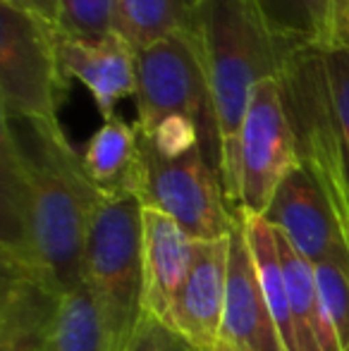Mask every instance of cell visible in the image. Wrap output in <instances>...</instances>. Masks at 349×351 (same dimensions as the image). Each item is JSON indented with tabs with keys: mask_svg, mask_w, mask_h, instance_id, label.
<instances>
[{
	"mask_svg": "<svg viewBox=\"0 0 349 351\" xmlns=\"http://www.w3.org/2000/svg\"><path fill=\"white\" fill-rule=\"evenodd\" d=\"M230 237L194 241L186 280L170 311L168 328L191 351H210L220 342L228 291Z\"/></svg>",
	"mask_w": 349,
	"mask_h": 351,
	"instance_id": "cell-9",
	"label": "cell"
},
{
	"mask_svg": "<svg viewBox=\"0 0 349 351\" xmlns=\"http://www.w3.org/2000/svg\"><path fill=\"white\" fill-rule=\"evenodd\" d=\"M194 34L213 96L220 139V180L239 215V134L258 82L278 77L285 43L265 29L254 0H199Z\"/></svg>",
	"mask_w": 349,
	"mask_h": 351,
	"instance_id": "cell-2",
	"label": "cell"
},
{
	"mask_svg": "<svg viewBox=\"0 0 349 351\" xmlns=\"http://www.w3.org/2000/svg\"><path fill=\"white\" fill-rule=\"evenodd\" d=\"M125 351H180V339L156 315L144 313Z\"/></svg>",
	"mask_w": 349,
	"mask_h": 351,
	"instance_id": "cell-22",
	"label": "cell"
},
{
	"mask_svg": "<svg viewBox=\"0 0 349 351\" xmlns=\"http://www.w3.org/2000/svg\"><path fill=\"white\" fill-rule=\"evenodd\" d=\"M184 3H186V8H189L191 12H194V8H196V5H199V0H184Z\"/></svg>",
	"mask_w": 349,
	"mask_h": 351,
	"instance_id": "cell-26",
	"label": "cell"
},
{
	"mask_svg": "<svg viewBox=\"0 0 349 351\" xmlns=\"http://www.w3.org/2000/svg\"><path fill=\"white\" fill-rule=\"evenodd\" d=\"M210 351H234V349L230 347V344H225V342H218V344H215V347L210 349Z\"/></svg>",
	"mask_w": 349,
	"mask_h": 351,
	"instance_id": "cell-25",
	"label": "cell"
},
{
	"mask_svg": "<svg viewBox=\"0 0 349 351\" xmlns=\"http://www.w3.org/2000/svg\"><path fill=\"white\" fill-rule=\"evenodd\" d=\"M67 91L58 27L29 5L0 0V117L58 120Z\"/></svg>",
	"mask_w": 349,
	"mask_h": 351,
	"instance_id": "cell-5",
	"label": "cell"
},
{
	"mask_svg": "<svg viewBox=\"0 0 349 351\" xmlns=\"http://www.w3.org/2000/svg\"><path fill=\"white\" fill-rule=\"evenodd\" d=\"M270 36L287 46L337 48V0H254Z\"/></svg>",
	"mask_w": 349,
	"mask_h": 351,
	"instance_id": "cell-14",
	"label": "cell"
},
{
	"mask_svg": "<svg viewBox=\"0 0 349 351\" xmlns=\"http://www.w3.org/2000/svg\"><path fill=\"white\" fill-rule=\"evenodd\" d=\"M46 351H108L101 315L86 287L62 296Z\"/></svg>",
	"mask_w": 349,
	"mask_h": 351,
	"instance_id": "cell-17",
	"label": "cell"
},
{
	"mask_svg": "<svg viewBox=\"0 0 349 351\" xmlns=\"http://www.w3.org/2000/svg\"><path fill=\"white\" fill-rule=\"evenodd\" d=\"M180 351H191V349H186V347H184V344H182V342H180Z\"/></svg>",
	"mask_w": 349,
	"mask_h": 351,
	"instance_id": "cell-29",
	"label": "cell"
},
{
	"mask_svg": "<svg viewBox=\"0 0 349 351\" xmlns=\"http://www.w3.org/2000/svg\"><path fill=\"white\" fill-rule=\"evenodd\" d=\"M3 3H14V5H29V0H3Z\"/></svg>",
	"mask_w": 349,
	"mask_h": 351,
	"instance_id": "cell-27",
	"label": "cell"
},
{
	"mask_svg": "<svg viewBox=\"0 0 349 351\" xmlns=\"http://www.w3.org/2000/svg\"><path fill=\"white\" fill-rule=\"evenodd\" d=\"M299 165L297 139L278 77L256 84L239 134V217L265 215L282 180Z\"/></svg>",
	"mask_w": 349,
	"mask_h": 351,
	"instance_id": "cell-7",
	"label": "cell"
},
{
	"mask_svg": "<svg viewBox=\"0 0 349 351\" xmlns=\"http://www.w3.org/2000/svg\"><path fill=\"white\" fill-rule=\"evenodd\" d=\"M117 0H60L58 32L82 41H101L115 32Z\"/></svg>",
	"mask_w": 349,
	"mask_h": 351,
	"instance_id": "cell-19",
	"label": "cell"
},
{
	"mask_svg": "<svg viewBox=\"0 0 349 351\" xmlns=\"http://www.w3.org/2000/svg\"><path fill=\"white\" fill-rule=\"evenodd\" d=\"M134 98L139 110L134 125L141 132H151L170 115L191 117L201 132V151L220 175L218 120L194 29L177 32L136 53Z\"/></svg>",
	"mask_w": 349,
	"mask_h": 351,
	"instance_id": "cell-6",
	"label": "cell"
},
{
	"mask_svg": "<svg viewBox=\"0 0 349 351\" xmlns=\"http://www.w3.org/2000/svg\"><path fill=\"white\" fill-rule=\"evenodd\" d=\"M82 158L91 182L103 194L134 196V180L139 167L136 125H127L117 115L103 120L96 134L88 139Z\"/></svg>",
	"mask_w": 349,
	"mask_h": 351,
	"instance_id": "cell-15",
	"label": "cell"
},
{
	"mask_svg": "<svg viewBox=\"0 0 349 351\" xmlns=\"http://www.w3.org/2000/svg\"><path fill=\"white\" fill-rule=\"evenodd\" d=\"M347 3H349V0H337V5H340V12H342V8H345ZM337 19H340V14H337Z\"/></svg>",
	"mask_w": 349,
	"mask_h": 351,
	"instance_id": "cell-28",
	"label": "cell"
},
{
	"mask_svg": "<svg viewBox=\"0 0 349 351\" xmlns=\"http://www.w3.org/2000/svg\"><path fill=\"white\" fill-rule=\"evenodd\" d=\"M337 32H340V46H349V3L342 8L337 19Z\"/></svg>",
	"mask_w": 349,
	"mask_h": 351,
	"instance_id": "cell-24",
	"label": "cell"
},
{
	"mask_svg": "<svg viewBox=\"0 0 349 351\" xmlns=\"http://www.w3.org/2000/svg\"><path fill=\"white\" fill-rule=\"evenodd\" d=\"M345 351H349V344H347V347H345Z\"/></svg>",
	"mask_w": 349,
	"mask_h": 351,
	"instance_id": "cell-30",
	"label": "cell"
},
{
	"mask_svg": "<svg viewBox=\"0 0 349 351\" xmlns=\"http://www.w3.org/2000/svg\"><path fill=\"white\" fill-rule=\"evenodd\" d=\"M263 217L309 263L349 265V251L330 204L302 165L282 180Z\"/></svg>",
	"mask_w": 349,
	"mask_h": 351,
	"instance_id": "cell-8",
	"label": "cell"
},
{
	"mask_svg": "<svg viewBox=\"0 0 349 351\" xmlns=\"http://www.w3.org/2000/svg\"><path fill=\"white\" fill-rule=\"evenodd\" d=\"M144 308L168 325L170 311L186 280L194 239L165 213L144 208Z\"/></svg>",
	"mask_w": 349,
	"mask_h": 351,
	"instance_id": "cell-12",
	"label": "cell"
},
{
	"mask_svg": "<svg viewBox=\"0 0 349 351\" xmlns=\"http://www.w3.org/2000/svg\"><path fill=\"white\" fill-rule=\"evenodd\" d=\"M103 191L58 120L3 117L0 263L56 296L84 287V244Z\"/></svg>",
	"mask_w": 349,
	"mask_h": 351,
	"instance_id": "cell-1",
	"label": "cell"
},
{
	"mask_svg": "<svg viewBox=\"0 0 349 351\" xmlns=\"http://www.w3.org/2000/svg\"><path fill=\"white\" fill-rule=\"evenodd\" d=\"M144 206L130 194H103L84 244V287L98 308L108 351H125L144 318Z\"/></svg>",
	"mask_w": 349,
	"mask_h": 351,
	"instance_id": "cell-3",
	"label": "cell"
},
{
	"mask_svg": "<svg viewBox=\"0 0 349 351\" xmlns=\"http://www.w3.org/2000/svg\"><path fill=\"white\" fill-rule=\"evenodd\" d=\"M194 29V12L184 0H117L115 34L136 53L177 32Z\"/></svg>",
	"mask_w": 349,
	"mask_h": 351,
	"instance_id": "cell-16",
	"label": "cell"
},
{
	"mask_svg": "<svg viewBox=\"0 0 349 351\" xmlns=\"http://www.w3.org/2000/svg\"><path fill=\"white\" fill-rule=\"evenodd\" d=\"M29 8L36 10L46 22L58 27V17H60V0H29Z\"/></svg>",
	"mask_w": 349,
	"mask_h": 351,
	"instance_id": "cell-23",
	"label": "cell"
},
{
	"mask_svg": "<svg viewBox=\"0 0 349 351\" xmlns=\"http://www.w3.org/2000/svg\"><path fill=\"white\" fill-rule=\"evenodd\" d=\"M62 70L91 91L103 120L115 115L122 98L136 96V51L112 32L101 41H82L58 32Z\"/></svg>",
	"mask_w": 349,
	"mask_h": 351,
	"instance_id": "cell-11",
	"label": "cell"
},
{
	"mask_svg": "<svg viewBox=\"0 0 349 351\" xmlns=\"http://www.w3.org/2000/svg\"><path fill=\"white\" fill-rule=\"evenodd\" d=\"M139 134V167L134 196L144 208H156L170 215L194 241L228 239L242 217L232 210L218 170L206 160L204 151L175 160L158 156L149 136Z\"/></svg>",
	"mask_w": 349,
	"mask_h": 351,
	"instance_id": "cell-4",
	"label": "cell"
},
{
	"mask_svg": "<svg viewBox=\"0 0 349 351\" xmlns=\"http://www.w3.org/2000/svg\"><path fill=\"white\" fill-rule=\"evenodd\" d=\"M313 268L328 347L330 351H345L349 344V265L318 263Z\"/></svg>",
	"mask_w": 349,
	"mask_h": 351,
	"instance_id": "cell-18",
	"label": "cell"
},
{
	"mask_svg": "<svg viewBox=\"0 0 349 351\" xmlns=\"http://www.w3.org/2000/svg\"><path fill=\"white\" fill-rule=\"evenodd\" d=\"M220 342L234 351H287L258 282L242 220L230 234L228 291Z\"/></svg>",
	"mask_w": 349,
	"mask_h": 351,
	"instance_id": "cell-10",
	"label": "cell"
},
{
	"mask_svg": "<svg viewBox=\"0 0 349 351\" xmlns=\"http://www.w3.org/2000/svg\"><path fill=\"white\" fill-rule=\"evenodd\" d=\"M323 65H326L330 106L349 153V46L323 51Z\"/></svg>",
	"mask_w": 349,
	"mask_h": 351,
	"instance_id": "cell-20",
	"label": "cell"
},
{
	"mask_svg": "<svg viewBox=\"0 0 349 351\" xmlns=\"http://www.w3.org/2000/svg\"><path fill=\"white\" fill-rule=\"evenodd\" d=\"M60 301V296L34 282L3 275L0 351H46Z\"/></svg>",
	"mask_w": 349,
	"mask_h": 351,
	"instance_id": "cell-13",
	"label": "cell"
},
{
	"mask_svg": "<svg viewBox=\"0 0 349 351\" xmlns=\"http://www.w3.org/2000/svg\"><path fill=\"white\" fill-rule=\"evenodd\" d=\"M154 143V148L158 151V156L175 160L186 153H191L194 148H201V132L191 117L186 115H170L165 120H160L151 132H144Z\"/></svg>",
	"mask_w": 349,
	"mask_h": 351,
	"instance_id": "cell-21",
	"label": "cell"
}]
</instances>
